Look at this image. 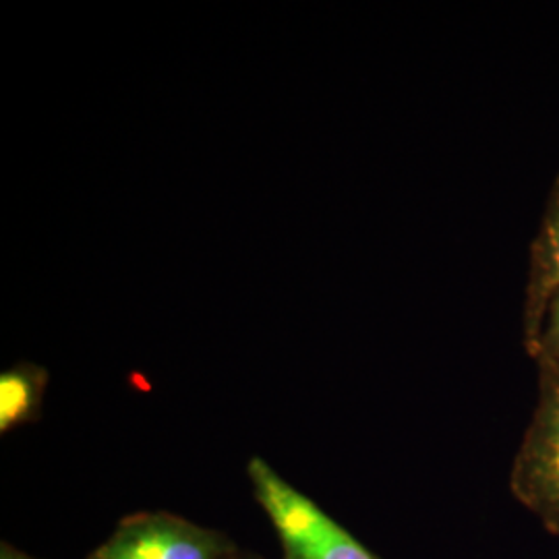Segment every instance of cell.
I'll use <instances>...</instances> for the list:
<instances>
[{"mask_svg":"<svg viewBox=\"0 0 559 559\" xmlns=\"http://www.w3.org/2000/svg\"><path fill=\"white\" fill-rule=\"evenodd\" d=\"M510 489L559 537V360H537V402L512 462Z\"/></svg>","mask_w":559,"mask_h":559,"instance_id":"obj_1","label":"cell"},{"mask_svg":"<svg viewBox=\"0 0 559 559\" xmlns=\"http://www.w3.org/2000/svg\"><path fill=\"white\" fill-rule=\"evenodd\" d=\"M233 543L218 531L168 512H143L120 520L87 559H233Z\"/></svg>","mask_w":559,"mask_h":559,"instance_id":"obj_2","label":"cell"},{"mask_svg":"<svg viewBox=\"0 0 559 559\" xmlns=\"http://www.w3.org/2000/svg\"><path fill=\"white\" fill-rule=\"evenodd\" d=\"M559 290V173L549 187L537 233L528 249L522 300V346L526 355L539 338L549 302Z\"/></svg>","mask_w":559,"mask_h":559,"instance_id":"obj_3","label":"cell"},{"mask_svg":"<svg viewBox=\"0 0 559 559\" xmlns=\"http://www.w3.org/2000/svg\"><path fill=\"white\" fill-rule=\"evenodd\" d=\"M50 380L46 367L20 360L0 373V433H11L21 425L41 417L44 392Z\"/></svg>","mask_w":559,"mask_h":559,"instance_id":"obj_4","label":"cell"},{"mask_svg":"<svg viewBox=\"0 0 559 559\" xmlns=\"http://www.w3.org/2000/svg\"><path fill=\"white\" fill-rule=\"evenodd\" d=\"M284 559H378L330 514L305 539L282 547Z\"/></svg>","mask_w":559,"mask_h":559,"instance_id":"obj_5","label":"cell"},{"mask_svg":"<svg viewBox=\"0 0 559 559\" xmlns=\"http://www.w3.org/2000/svg\"><path fill=\"white\" fill-rule=\"evenodd\" d=\"M528 357L535 360H559V290L549 302L547 316L540 328L537 344L528 353Z\"/></svg>","mask_w":559,"mask_h":559,"instance_id":"obj_6","label":"cell"},{"mask_svg":"<svg viewBox=\"0 0 559 559\" xmlns=\"http://www.w3.org/2000/svg\"><path fill=\"white\" fill-rule=\"evenodd\" d=\"M0 559H36L32 558L29 554H25V551H21L17 547H13L11 543H7V540H2L0 543Z\"/></svg>","mask_w":559,"mask_h":559,"instance_id":"obj_7","label":"cell"},{"mask_svg":"<svg viewBox=\"0 0 559 559\" xmlns=\"http://www.w3.org/2000/svg\"><path fill=\"white\" fill-rule=\"evenodd\" d=\"M233 559H263V558H260V556H242V558H240V556H235V558Z\"/></svg>","mask_w":559,"mask_h":559,"instance_id":"obj_8","label":"cell"}]
</instances>
